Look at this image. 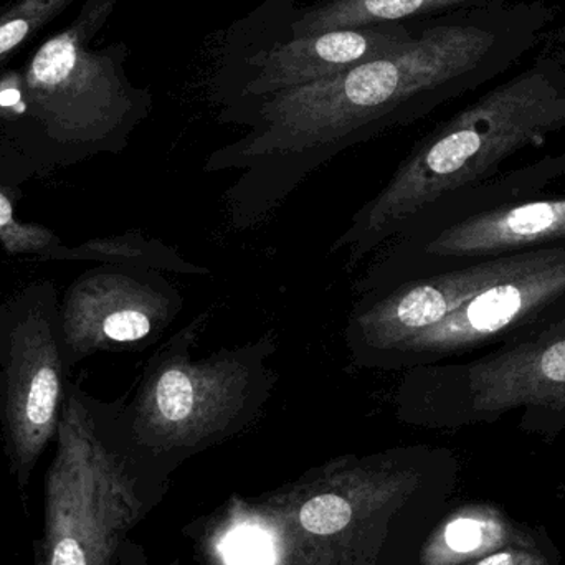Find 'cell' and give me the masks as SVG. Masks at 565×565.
Segmentation results:
<instances>
[{
    "label": "cell",
    "instance_id": "1",
    "mask_svg": "<svg viewBox=\"0 0 565 565\" xmlns=\"http://www.w3.org/2000/svg\"><path fill=\"white\" fill-rule=\"evenodd\" d=\"M556 12L547 0H500L412 20L377 58L332 78L218 108L244 129L214 149L205 174H234L224 202L232 231L267 222L342 152L428 115L510 72L540 45Z\"/></svg>",
    "mask_w": 565,
    "mask_h": 565
},
{
    "label": "cell",
    "instance_id": "2",
    "mask_svg": "<svg viewBox=\"0 0 565 565\" xmlns=\"http://www.w3.org/2000/svg\"><path fill=\"white\" fill-rule=\"evenodd\" d=\"M565 129V60L544 50L435 126L384 185L352 214L329 248L351 271L445 195L500 175L504 162Z\"/></svg>",
    "mask_w": 565,
    "mask_h": 565
},
{
    "label": "cell",
    "instance_id": "3",
    "mask_svg": "<svg viewBox=\"0 0 565 565\" xmlns=\"http://www.w3.org/2000/svg\"><path fill=\"white\" fill-rule=\"evenodd\" d=\"M55 441L33 565H113L148 510L149 475L162 461L136 444L125 402L99 401L73 382Z\"/></svg>",
    "mask_w": 565,
    "mask_h": 565
},
{
    "label": "cell",
    "instance_id": "4",
    "mask_svg": "<svg viewBox=\"0 0 565 565\" xmlns=\"http://www.w3.org/2000/svg\"><path fill=\"white\" fill-rule=\"evenodd\" d=\"M211 315V309L199 312L156 349L125 404L136 444L162 463L241 434L260 417L277 387L278 341L271 331L195 358Z\"/></svg>",
    "mask_w": 565,
    "mask_h": 565
},
{
    "label": "cell",
    "instance_id": "5",
    "mask_svg": "<svg viewBox=\"0 0 565 565\" xmlns=\"http://www.w3.org/2000/svg\"><path fill=\"white\" fill-rule=\"evenodd\" d=\"M118 0H86L78 17L33 53L19 105L33 126L29 164L68 166L119 154L152 109V95L126 75L122 45L93 42Z\"/></svg>",
    "mask_w": 565,
    "mask_h": 565
},
{
    "label": "cell",
    "instance_id": "6",
    "mask_svg": "<svg viewBox=\"0 0 565 565\" xmlns=\"http://www.w3.org/2000/svg\"><path fill=\"white\" fill-rule=\"evenodd\" d=\"M395 415L425 428L493 424L520 412L521 428L565 430V322L481 352L477 358L402 372Z\"/></svg>",
    "mask_w": 565,
    "mask_h": 565
},
{
    "label": "cell",
    "instance_id": "7",
    "mask_svg": "<svg viewBox=\"0 0 565 565\" xmlns=\"http://www.w3.org/2000/svg\"><path fill=\"white\" fill-rule=\"evenodd\" d=\"M450 461L447 451L427 447L338 458L241 518L277 541L282 565L349 563V541L379 518L394 514L428 473Z\"/></svg>",
    "mask_w": 565,
    "mask_h": 565
},
{
    "label": "cell",
    "instance_id": "8",
    "mask_svg": "<svg viewBox=\"0 0 565 565\" xmlns=\"http://www.w3.org/2000/svg\"><path fill=\"white\" fill-rule=\"evenodd\" d=\"M58 309L49 280L29 282L0 302V434L20 491L55 440L70 384Z\"/></svg>",
    "mask_w": 565,
    "mask_h": 565
},
{
    "label": "cell",
    "instance_id": "9",
    "mask_svg": "<svg viewBox=\"0 0 565 565\" xmlns=\"http://www.w3.org/2000/svg\"><path fill=\"white\" fill-rule=\"evenodd\" d=\"M564 244L565 198L540 195L440 221L415 217L375 252L352 291L379 295L475 262Z\"/></svg>",
    "mask_w": 565,
    "mask_h": 565
},
{
    "label": "cell",
    "instance_id": "10",
    "mask_svg": "<svg viewBox=\"0 0 565 565\" xmlns=\"http://www.w3.org/2000/svg\"><path fill=\"white\" fill-rule=\"evenodd\" d=\"M412 20L286 36L274 25L270 0L235 23L221 49L212 76L217 108L332 78L384 55L407 39Z\"/></svg>",
    "mask_w": 565,
    "mask_h": 565
},
{
    "label": "cell",
    "instance_id": "11",
    "mask_svg": "<svg viewBox=\"0 0 565 565\" xmlns=\"http://www.w3.org/2000/svg\"><path fill=\"white\" fill-rule=\"evenodd\" d=\"M565 322V244L541 248L520 270L490 282L437 324L379 359L374 371L404 372L490 351Z\"/></svg>",
    "mask_w": 565,
    "mask_h": 565
},
{
    "label": "cell",
    "instance_id": "12",
    "mask_svg": "<svg viewBox=\"0 0 565 565\" xmlns=\"http://www.w3.org/2000/svg\"><path fill=\"white\" fill-rule=\"evenodd\" d=\"M184 309L181 289L161 271L99 264L60 298V328L70 369L98 352L142 351Z\"/></svg>",
    "mask_w": 565,
    "mask_h": 565
},
{
    "label": "cell",
    "instance_id": "13",
    "mask_svg": "<svg viewBox=\"0 0 565 565\" xmlns=\"http://www.w3.org/2000/svg\"><path fill=\"white\" fill-rule=\"evenodd\" d=\"M296 2L271 0L274 25L282 35L302 36L351 26L407 22L500 0H316L306 7Z\"/></svg>",
    "mask_w": 565,
    "mask_h": 565
},
{
    "label": "cell",
    "instance_id": "14",
    "mask_svg": "<svg viewBox=\"0 0 565 565\" xmlns=\"http://www.w3.org/2000/svg\"><path fill=\"white\" fill-rule=\"evenodd\" d=\"M55 260L96 262V264L128 265L149 268L156 271L185 275V277H207L212 271L204 265L188 260L174 247L159 238H149L139 232L115 235V237L93 238L68 247L63 245L56 252Z\"/></svg>",
    "mask_w": 565,
    "mask_h": 565
},
{
    "label": "cell",
    "instance_id": "15",
    "mask_svg": "<svg viewBox=\"0 0 565 565\" xmlns=\"http://www.w3.org/2000/svg\"><path fill=\"white\" fill-rule=\"evenodd\" d=\"M33 174L23 159L0 154V247L13 257L55 260L63 247L58 235L39 224L20 221L17 207L23 198V182Z\"/></svg>",
    "mask_w": 565,
    "mask_h": 565
},
{
    "label": "cell",
    "instance_id": "16",
    "mask_svg": "<svg viewBox=\"0 0 565 565\" xmlns=\"http://www.w3.org/2000/svg\"><path fill=\"white\" fill-rule=\"evenodd\" d=\"M76 0H15L0 10V63Z\"/></svg>",
    "mask_w": 565,
    "mask_h": 565
},
{
    "label": "cell",
    "instance_id": "17",
    "mask_svg": "<svg viewBox=\"0 0 565 565\" xmlns=\"http://www.w3.org/2000/svg\"><path fill=\"white\" fill-rule=\"evenodd\" d=\"M493 537L494 527L487 520L475 514H461L454 518L438 534V540L428 551V559L441 563L445 559L480 553L490 546Z\"/></svg>",
    "mask_w": 565,
    "mask_h": 565
},
{
    "label": "cell",
    "instance_id": "18",
    "mask_svg": "<svg viewBox=\"0 0 565 565\" xmlns=\"http://www.w3.org/2000/svg\"><path fill=\"white\" fill-rule=\"evenodd\" d=\"M113 565H149V563L145 550L128 537L119 547Z\"/></svg>",
    "mask_w": 565,
    "mask_h": 565
},
{
    "label": "cell",
    "instance_id": "19",
    "mask_svg": "<svg viewBox=\"0 0 565 565\" xmlns=\"http://www.w3.org/2000/svg\"><path fill=\"white\" fill-rule=\"evenodd\" d=\"M471 565H534V563H531L527 553H520V551H500V553L484 556L483 559Z\"/></svg>",
    "mask_w": 565,
    "mask_h": 565
},
{
    "label": "cell",
    "instance_id": "20",
    "mask_svg": "<svg viewBox=\"0 0 565 565\" xmlns=\"http://www.w3.org/2000/svg\"><path fill=\"white\" fill-rule=\"evenodd\" d=\"M553 36L556 39V42L563 43V45H565V22L559 26V29L556 30V32L553 33Z\"/></svg>",
    "mask_w": 565,
    "mask_h": 565
},
{
    "label": "cell",
    "instance_id": "21",
    "mask_svg": "<svg viewBox=\"0 0 565 565\" xmlns=\"http://www.w3.org/2000/svg\"><path fill=\"white\" fill-rule=\"evenodd\" d=\"M291 565H354V564H345V563H321V561H318V563H296Z\"/></svg>",
    "mask_w": 565,
    "mask_h": 565
}]
</instances>
